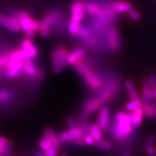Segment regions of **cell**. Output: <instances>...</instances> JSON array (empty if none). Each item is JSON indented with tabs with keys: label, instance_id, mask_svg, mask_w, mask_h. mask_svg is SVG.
Segmentation results:
<instances>
[{
	"label": "cell",
	"instance_id": "1",
	"mask_svg": "<svg viewBox=\"0 0 156 156\" xmlns=\"http://www.w3.org/2000/svg\"><path fill=\"white\" fill-rule=\"evenodd\" d=\"M64 29V19L63 13L57 8L52 9L46 12L39 21L38 33L43 38H48L53 34H60Z\"/></svg>",
	"mask_w": 156,
	"mask_h": 156
},
{
	"label": "cell",
	"instance_id": "2",
	"mask_svg": "<svg viewBox=\"0 0 156 156\" xmlns=\"http://www.w3.org/2000/svg\"><path fill=\"white\" fill-rule=\"evenodd\" d=\"M133 128L129 114L124 111H119L114 114L110 127L114 139L120 141L127 139L133 132Z\"/></svg>",
	"mask_w": 156,
	"mask_h": 156
},
{
	"label": "cell",
	"instance_id": "3",
	"mask_svg": "<svg viewBox=\"0 0 156 156\" xmlns=\"http://www.w3.org/2000/svg\"><path fill=\"white\" fill-rule=\"evenodd\" d=\"M77 73L81 76L83 80L90 88L93 90H100L103 86V81L94 70L85 64V62L75 67Z\"/></svg>",
	"mask_w": 156,
	"mask_h": 156
},
{
	"label": "cell",
	"instance_id": "4",
	"mask_svg": "<svg viewBox=\"0 0 156 156\" xmlns=\"http://www.w3.org/2000/svg\"><path fill=\"white\" fill-rule=\"evenodd\" d=\"M17 20L21 30L26 38L34 39L39 30V21L34 19L27 11L22 10L17 12Z\"/></svg>",
	"mask_w": 156,
	"mask_h": 156
},
{
	"label": "cell",
	"instance_id": "5",
	"mask_svg": "<svg viewBox=\"0 0 156 156\" xmlns=\"http://www.w3.org/2000/svg\"><path fill=\"white\" fill-rule=\"evenodd\" d=\"M69 52L67 48L63 44H58L53 48L51 54V58L53 64L52 70L54 73H61L67 66L66 60Z\"/></svg>",
	"mask_w": 156,
	"mask_h": 156
},
{
	"label": "cell",
	"instance_id": "6",
	"mask_svg": "<svg viewBox=\"0 0 156 156\" xmlns=\"http://www.w3.org/2000/svg\"><path fill=\"white\" fill-rule=\"evenodd\" d=\"M119 84L115 78H110L106 81V84L103 83V86L98 95V99L100 101L102 105L108 103L113 98H114L119 92Z\"/></svg>",
	"mask_w": 156,
	"mask_h": 156
},
{
	"label": "cell",
	"instance_id": "7",
	"mask_svg": "<svg viewBox=\"0 0 156 156\" xmlns=\"http://www.w3.org/2000/svg\"><path fill=\"white\" fill-rule=\"evenodd\" d=\"M105 48L108 51L117 52L122 46L120 34L119 30L114 27H110L106 29L105 32Z\"/></svg>",
	"mask_w": 156,
	"mask_h": 156
},
{
	"label": "cell",
	"instance_id": "8",
	"mask_svg": "<svg viewBox=\"0 0 156 156\" xmlns=\"http://www.w3.org/2000/svg\"><path fill=\"white\" fill-rule=\"evenodd\" d=\"M0 26L12 33H18L21 30L17 20V12L11 15L0 13Z\"/></svg>",
	"mask_w": 156,
	"mask_h": 156
},
{
	"label": "cell",
	"instance_id": "9",
	"mask_svg": "<svg viewBox=\"0 0 156 156\" xmlns=\"http://www.w3.org/2000/svg\"><path fill=\"white\" fill-rule=\"evenodd\" d=\"M83 130L81 127L69 128V129L62 132L58 136V140L60 144L62 142H75L80 138L83 137L85 135Z\"/></svg>",
	"mask_w": 156,
	"mask_h": 156
},
{
	"label": "cell",
	"instance_id": "10",
	"mask_svg": "<svg viewBox=\"0 0 156 156\" xmlns=\"http://www.w3.org/2000/svg\"><path fill=\"white\" fill-rule=\"evenodd\" d=\"M87 55V50L84 48H75L69 52L66 64L67 65L75 66L82 63L84 61V58Z\"/></svg>",
	"mask_w": 156,
	"mask_h": 156
},
{
	"label": "cell",
	"instance_id": "11",
	"mask_svg": "<svg viewBox=\"0 0 156 156\" xmlns=\"http://www.w3.org/2000/svg\"><path fill=\"white\" fill-rule=\"evenodd\" d=\"M96 124L102 129L103 131H108L111 127V112L108 106H102L99 110Z\"/></svg>",
	"mask_w": 156,
	"mask_h": 156
},
{
	"label": "cell",
	"instance_id": "12",
	"mask_svg": "<svg viewBox=\"0 0 156 156\" xmlns=\"http://www.w3.org/2000/svg\"><path fill=\"white\" fill-rule=\"evenodd\" d=\"M20 48L23 51L26 56L30 59L38 57L39 51L33 39L25 38L20 42Z\"/></svg>",
	"mask_w": 156,
	"mask_h": 156
},
{
	"label": "cell",
	"instance_id": "13",
	"mask_svg": "<svg viewBox=\"0 0 156 156\" xmlns=\"http://www.w3.org/2000/svg\"><path fill=\"white\" fill-rule=\"evenodd\" d=\"M102 106L103 105L101 104V103L98 99V98L88 99L84 104L83 108V113L84 116H90V115L94 114L97 111L100 110Z\"/></svg>",
	"mask_w": 156,
	"mask_h": 156
},
{
	"label": "cell",
	"instance_id": "14",
	"mask_svg": "<svg viewBox=\"0 0 156 156\" xmlns=\"http://www.w3.org/2000/svg\"><path fill=\"white\" fill-rule=\"evenodd\" d=\"M109 7L115 15L129 12L132 9L131 3L126 1H116L109 4Z\"/></svg>",
	"mask_w": 156,
	"mask_h": 156
},
{
	"label": "cell",
	"instance_id": "15",
	"mask_svg": "<svg viewBox=\"0 0 156 156\" xmlns=\"http://www.w3.org/2000/svg\"><path fill=\"white\" fill-rule=\"evenodd\" d=\"M23 73L32 78H36L41 75L40 69L30 58H27L23 62Z\"/></svg>",
	"mask_w": 156,
	"mask_h": 156
},
{
	"label": "cell",
	"instance_id": "16",
	"mask_svg": "<svg viewBox=\"0 0 156 156\" xmlns=\"http://www.w3.org/2000/svg\"><path fill=\"white\" fill-rule=\"evenodd\" d=\"M85 11L91 17H98L103 15V7L93 0L85 1Z\"/></svg>",
	"mask_w": 156,
	"mask_h": 156
},
{
	"label": "cell",
	"instance_id": "17",
	"mask_svg": "<svg viewBox=\"0 0 156 156\" xmlns=\"http://www.w3.org/2000/svg\"><path fill=\"white\" fill-rule=\"evenodd\" d=\"M129 116L131 119V122L134 127H140L143 123L144 118H145V113H144L142 106L141 108L136 109L134 112L129 113Z\"/></svg>",
	"mask_w": 156,
	"mask_h": 156
},
{
	"label": "cell",
	"instance_id": "18",
	"mask_svg": "<svg viewBox=\"0 0 156 156\" xmlns=\"http://www.w3.org/2000/svg\"><path fill=\"white\" fill-rule=\"evenodd\" d=\"M141 92H142V99L144 103L145 102H151L154 99L153 92H152V89L149 83H148L147 79L143 80L142 82V87H141Z\"/></svg>",
	"mask_w": 156,
	"mask_h": 156
},
{
	"label": "cell",
	"instance_id": "19",
	"mask_svg": "<svg viewBox=\"0 0 156 156\" xmlns=\"http://www.w3.org/2000/svg\"><path fill=\"white\" fill-rule=\"evenodd\" d=\"M44 137L50 142L51 147L58 151L60 149V142L58 136L55 134L54 130L51 128H46L44 131Z\"/></svg>",
	"mask_w": 156,
	"mask_h": 156
},
{
	"label": "cell",
	"instance_id": "20",
	"mask_svg": "<svg viewBox=\"0 0 156 156\" xmlns=\"http://www.w3.org/2000/svg\"><path fill=\"white\" fill-rule=\"evenodd\" d=\"M124 86L127 91L128 96L130 100H136V99L140 98L139 93H138L137 90L136 89V86L133 81L131 80H126L124 83Z\"/></svg>",
	"mask_w": 156,
	"mask_h": 156
},
{
	"label": "cell",
	"instance_id": "21",
	"mask_svg": "<svg viewBox=\"0 0 156 156\" xmlns=\"http://www.w3.org/2000/svg\"><path fill=\"white\" fill-rule=\"evenodd\" d=\"M81 27H82L81 23L77 22V21L70 19L69 21H68L67 23V30L68 31V33L69 34V35H71V36L73 37H76V38H77V36H79L80 33Z\"/></svg>",
	"mask_w": 156,
	"mask_h": 156
},
{
	"label": "cell",
	"instance_id": "22",
	"mask_svg": "<svg viewBox=\"0 0 156 156\" xmlns=\"http://www.w3.org/2000/svg\"><path fill=\"white\" fill-rule=\"evenodd\" d=\"M145 116L148 119H156V105L150 102H145L142 105Z\"/></svg>",
	"mask_w": 156,
	"mask_h": 156
},
{
	"label": "cell",
	"instance_id": "23",
	"mask_svg": "<svg viewBox=\"0 0 156 156\" xmlns=\"http://www.w3.org/2000/svg\"><path fill=\"white\" fill-rule=\"evenodd\" d=\"M92 34L93 30L91 28V27L88 24H83L82 25L80 33L79 36H77V38L83 44V43H85L90 37Z\"/></svg>",
	"mask_w": 156,
	"mask_h": 156
},
{
	"label": "cell",
	"instance_id": "24",
	"mask_svg": "<svg viewBox=\"0 0 156 156\" xmlns=\"http://www.w3.org/2000/svg\"><path fill=\"white\" fill-rule=\"evenodd\" d=\"M69 11L71 14L86 12L85 11V1H83V0L75 1L70 5Z\"/></svg>",
	"mask_w": 156,
	"mask_h": 156
},
{
	"label": "cell",
	"instance_id": "25",
	"mask_svg": "<svg viewBox=\"0 0 156 156\" xmlns=\"http://www.w3.org/2000/svg\"><path fill=\"white\" fill-rule=\"evenodd\" d=\"M89 134H90L94 138L95 141H99V140L103 139V130L100 126L98 125L97 124H92L90 126Z\"/></svg>",
	"mask_w": 156,
	"mask_h": 156
},
{
	"label": "cell",
	"instance_id": "26",
	"mask_svg": "<svg viewBox=\"0 0 156 156\" xmlns=\"http://www.w3.org/2000/svg\"><path fill=\"white\" fill-rule=\"evenodd\" d=\"M143 103L144 102L142 98L136 99V100H130L125 103V108L128 112H134L136 109L141 108Z\"/></svg>",
	"mask_w": 156,
	"mask_h": 156
},
{
	"label": "cell",
	"instance_id": "27",
	"mask_svg": "<svg viewBox=\"0 0 156 156\" xmlns=\"http://www.w3.org/2000/svg\"><path fill=\"white\" fill-rule=\"evenodd\" d=\"M95 145L98 148H99V149L105 151H111L113 148V144L112 142L105 139H102L99 140V141L95 142Z\"/></svg>",
	"mask_w": 156,
	"mask_h": 156
},
{
	"label": "cell",
	"instance_id": "28",
	"mask_svg": "<svg viewBox=\"0 0 156 156\" xmlns=\"http://www.w3.org/2000/svg\"><path fill=\"white\" fill-rule=\"evenodd\" d=\"M9 62V52L0 54V74L5 73L6 67Z\"/></svg>",
	"mask_w": 156,
	"mask_h": 156
},
{
	"label": "cell",
	"instance_id": "29",
	"mask_svg": "<svg viewBox=\"0 0 156 156\" xmlns=\"http://www.w3.org/2000/svg\"><path fill=\"white\" fill-rule=\"evenodd\" d=\"M156 141V136L155 134H151L147 136V139L145 140V143L143 145V150L145 151L147 148H149L151 146L155 145Z\"/></svg>",
	"mask_w": 156,
	"mask_h": 156
},
{
	"label": "cell",
	"instance_id": "30",
	"mask_svg": "<svg viewBox=\"0 0 156 156\" xmlns=\"http://www.w3.org/2000/svg\"><path fill=\"white\" fill-rule=\"evenodd\" d=\"M39 147H40L41 149L43 151H46V150L49 149L50 147H51V145L50 142L46 139V137H43L39 141Z\"/></svg>",
	"mask_w": 156,
	"mask_h": 156
},
{
	"label": "cell",
	"instance_id": "31",
	"mask_svg": "<svg viewBox=\"0 0 156 156\" xmlns=\"http://www.w3.org/2000/svg\"><path fill=\"white\" fill-rule=\"evenodd\" d=\"M95 140L90 134H87L84 135V144L85 145H95Z\"/></svg>",
	"mask_w": 156,
	"mask_h": 156
},
{
	"label": "cell",
	"instance_id": "32",
	"mask_svg": "<svg viewBox=\"0 0 156 156\" xmlns=\"http://www.w3.org/2000/svg\"><path fill=\"white\" fill-rule=\"evenodd\" d=\"M11 94L7 90L0 91V102L7 103L10 100Z\"/></svg>",
	"mask_w": 156,
	"mask_h": 156
},
{
	"label": "cell",
	"instance_id": "33",
	"mask_svg": "<svg viewBox=\"0 0 156 156\" xmlns=\"http://www.w3.org/2000/svg\"><path fill=\"white\" fill-rule=\"evenodd\" d=\"M129 16L132 20L134 21H139L141 19V15L134 9H132L129 12Z\"/></svg>",
	"mask_w": 156,
	"mask_h": 156
},
{
	"label": "cell",
	"instance_id": "34",
	"mask_svg": "<svg viewBox=\"0 0 156 156\" xmlns=\"http://www.w3.org/2000/svg\"><path fill=\"white\" fill-rule=\"evenodd\" d=\"M145 152L147 156H156V145L151 146Z\"/></svg>",
	"mask_w": 156,
	"mask_h": 156
},
{
	"label": "cell",
	"instance_id": "35",
	"mask_svg": "<svg viewBox=\"0 0 156 156\" xmlns=\"http://www.w3.org/2000/svg\"><path fill=\"white\" fill-rule=\"evenodd\" d=\"M43 152H44V153L47 156H57L58 155L57 151L52 147H50L49 149L46 150V151H43Z\"/></svg>",
	"mask_w": 156,
	"mask_h": 156
},
{
	"label": "cell",
	"instance_id": "36",
	"mask_svg": "<svg viewBox=\"0 0 156 156\" xmlns=\"http://www.w3.org/2000/svg\"><path fill=\"white\" fill-rule=\"evenodd\" d=\"M9 142L7 138L5 136H0V147H6L7 145H9Z\"/></svg>",
	"mask_w": 156,
	"mask_h": 156
},
{
	"label": "cell",
	"instance_id": "37",
	"mask_svg": "<svg viewBox=\"0 0 156 156\" xmlns=\"http://www.w3.org/2000/svg\"><path fill=\"white\" fill-rule=\"evenodd\" d=\"M67 124L69 128H74L77 126L75 120L73 118H71V117H69V118L67 119Z\"/></svg>",
	"mask_w": 156,
	"mask_h": 156
},
{
	"label": "cell",
	"instance_id": "38",
	"mask_svg": "<svg viewBox=\"0 0 156 156\" xmlns=\"http://www.w3.org/2000/svg\"><path fill=\"white\" fill-rule=\"evenodd\" d=\"M151 89H152V92H153V95L154 98L156 99V83L154 84V85H151Z\"/></svg>",
	"mask_w": 156,
	"mask_h": 156
},
{
	"label": "cell",
	"instance_id": "39",
	"mask_svg": "<svg viewBox=\"0 0 156 156\" xmlns=\"http://www.w3.org/2000/svg\"><path fill=\"white\" fill-rule=\"evenodd\" d=\"M35 156H47L44 152L41 151H36L35 152Z\"/></svg>",
	"mask_w": 156,
	"mask_h": 156
},
{
	"label": "cell",
	"instance_id": "40",
	"mask_svg": "<svg viewBox=\"0 0 156 156\" xmlns=\"http://www.w3.org/2000/svg\"><path fill=\"white\" fill-rule=\"evenodd\" d=\"M122 156H132V155L129 153H128V152H123Z\"/></svg>",
	"mask_w": 156,
	"mask_h": 156
},
{
	"label": "cell",
	"instance_id": "41",
	"mask_svg": "<svg viewBox=\"0 0 156 156\" xmlns=\"http://www.w3.org/2000/svg\"><path fill=\"white\" fill-rule=\"evenodd\" d=\"M61 156H67V155H65V154H64V155H62Z\"/></svg>",
	"mask_w": 156,
	"mask_h": 156
}]
</instances>
